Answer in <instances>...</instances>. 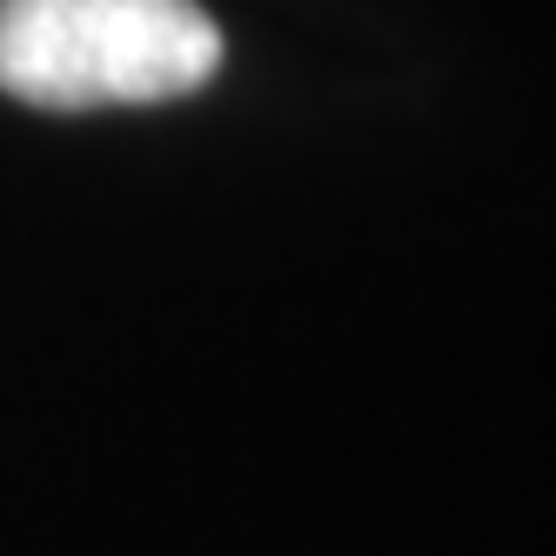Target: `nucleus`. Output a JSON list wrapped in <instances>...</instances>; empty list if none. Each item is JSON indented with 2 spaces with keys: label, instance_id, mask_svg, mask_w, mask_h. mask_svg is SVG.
Returning <instances> with one entry per match:
<instances>
[{
  "label": "nucleus",
  "instance_id": "obj_1",
  "mask_svg": "<svg viewBox=\"0 0 556 556\" xmlns=\"http://www.w3.org/2000/svg\"><path fill=\"white\" fill-rule=\"evenodd\" d=\"M222 67L202 0H0V94L27 108H154Z\"/></svg>",
  "mask_w": 556,
  "mask_h": 556
}]
</instances>
